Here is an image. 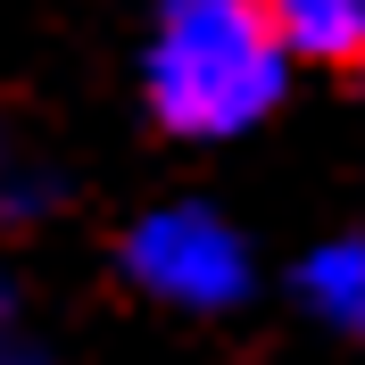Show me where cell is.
I'll list each match as a JSON object with an SVG mask.
<instances>
[{
    "mask_svg": "<svg viewBox=\"0 0 365 365\" xmlns=\"http://www.w3.org/2000/svg\"><path fill=\"white\" fill-rule=\"evenodd\" d=\"M291 83V50L266 25V0H158L141 91L150 116L182 141H232L274 116Z\"/></svg>",
    "mask_w": 365,
    "mask_h": 365,
    "instance_id": "obj_1",
    "label": "cell"
},
{
    "mask_svg": "<svg viewBox=\"0 0 365 365\" xmlns=\"http://www.w3.org/2000/svg\"><path fill=\"white\" fill-rule=\"evenodd\" d=\"M58 200H67V175H58L50 158H34L17 133H9V116H0V225H9V232L42 225Z\"/></svg>",
    "mask_w": 365,
    "mask_h": 365,
    "instance_id": "obj_5",
    "label": "cell"
},
{
    "mask_svg": "<svg viewBox=\"0 0 365 365\" xmlns=\"http://www.w3.org/2000/svg\"><path fill=\"white\" fill-rule=\"evenodd\" d=\"M0 365H50V349L34 341V332H17V324H9V332H0Z\"/></svg>",
    "mask_w": 365,
    "mask_h": 365,
    "instance_id": "obj_6",
    "label": "cell"
},
{
    "mask_svg": "<svg viewBox=\"0 0 365 365\" xmlns=\"http://www.w3.org/2000/svg\"><path fill=\"white\" fill-rule=\"evenodd\" d=\"M9 324H17V274L0 266V332H9Z\"/></svg>",
    "mask_w": 365,
    "mask_h": 365,
    "instance_id": "obj_7",
    "label": "cell"
},
{
    "mask_svg": "<svg viewBox=\"0 0 365 365\" xmlns=\"http://www.w3.org/2000/svg\"><path fill=\"white\" fill-rule=\"evenodd\" d=\"M266 25L291 58L316 67H365V0H266Z\"/></svg>",
    "mask_w": 365,
    "mask_h": 365,
    "instance_id": "obj_3",
    "label": "cell"
},
{
    "mask_svg": "<svg viewBox=\"0 0 365 365\" xmlns=\"http://www.w3.org/2000/svg\"><path fill=\"white\" fill-rule=\"evenodd\" d=\"M291 282H299V307H307L316 324L365 341V232H341V241L307 250Z\"/></svg>",
    "mask_w": 365,
    "mask_h": 365,
    "instance_id": "obj_4",
    "label": "cell"
},
{
    "mask_svg": "<svg viewBox=\"0 0 365 365\" xmlns=\"http://www.w3.org/2000/svg\"><path fill=\"white\" fill-rule=\"evenodd\" d=\"M116 257L133 274V291H150L158 307L216 316V307H241V299H250V250H241V232H232L207 200L150 207V216L125 232Z\"/></svg>",
    "mask_w": 365,
    "mask_h": 365,
    "instance_id": "obj_2",
    "label": "cell"
},
{
    "mask_svg": "<svg viewBox=\"0 0 365 365\" xmlns=\"http://www.w3.org/2000/svg\"><path fill=\"white\" fill-rule=\"evenodd\" d=\"M357 75H365V67H357Z\"/></svg>",
    "mask_w": 365,
    "mask_h": 365,
    "instance_id": "obj_8",
    "label": "cell"
}]
</instances>
